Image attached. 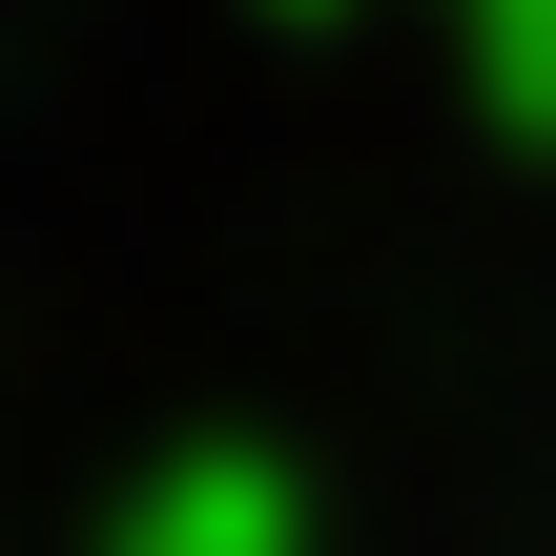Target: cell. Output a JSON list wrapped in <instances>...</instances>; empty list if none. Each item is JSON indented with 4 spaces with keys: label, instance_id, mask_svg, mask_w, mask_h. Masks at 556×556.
<instances>
[{
    "label": "cell",
    "instance_id": "7a4b0ae2",
    "mask_svg": "<svg viewBox=\"0 0 556 556\" xmlns=\"http://www.w3.org/2000/svg\"><path fill=\"white\" fill-rule=\"evenodd\" d=\"M475 83H495V124L556 144V0H475Z\"/></svg>",
    "mask_w": 556,
    "mask_h": 556
},
{
    "label": "cell",
    "instance_id": "6da1fadb",
    "mask_svg": "<svg viewBox=\"0 0 556 556\" xmlns=\"http://www.w3.org/2000/svg\"><path fill=\"white\" fill-rule=\"evenodd\" d=\"M124 556H309V495H289L268 433H206V454H165L124 495Z\"/></svg>",
    "mask_w": 556,
    "mask_h": 556
}]
</instances>
